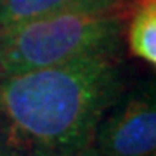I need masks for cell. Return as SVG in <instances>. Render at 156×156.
<instances>
[{
    "label": "cell",
    "instance_id": "3",
    "mask_svg": "<svg viewBox=\"0 0 156 156\" xmlns=\"http://www.w3.org/2000/svg\"><path fill=\"white\" fill-rule=\"evenodd\" d=\"M92 147L102 156H151L156 149L153 90L123 94L95 128Z\"/></svg>",
    "mask_w": 156,
    "mask_h": 156
},
{
    "label": "cell",
    "instance_id": "9",
    "mask_svg": "<svg viewBox=\"0 0 156 156\" xmlns=\"http://www.w3.org/2000/svg\"><path fill=\"white\" fill-rule=\"evenodd\" d=\"M151 156H154V154H151Z\"/></svg>",
    "mask_w": 156,
    "mask_h": 156
},
{
    "label": "cell",
    "instance_id": "8",
    "mask_svg": "<svg viewBox=\"0 0 156 156\" xmlns=\"http://www.w3.org/2000/svg\"><path fill=\"white\" fill-rule=\"evenodd\" d=\"M125 2H128V0H125Z\"/></svg>",
    "mask_w": 156,
    "mask_h": 156
},
{
    "label": "cell",
    "instance_id": "7",
    "mask_svg": "<svg viewBox=\"0 0 156 156\" xmlns=\"http://www.w3.org/2000/svg\"><path fill=\"white\" fill-rule=\"evenodd\" d=\"M0 156H5V154H4V153H2V151H0Z\"/></svg>",
    "mask_w": 156,
    "mask_h": 156
},
{
    "label": "cell",
    "instance_id": "4",
    "mask_svg": "<svg viewBox=\"0 0 156 156\" xmlns=\"http://www.w3.org/2000/svg\"><path fill=\"white\" fill-rule=\"evenodd\" d=\"M125 4V0H0V31L57 12L101 11Z\"/></svg>",
    "mask_w": 156,
    "mask_h": 156
},
{
    "label": "cell",
    "instance_id": "5",
    "mask_svg": "<svg viewBox=\"0 0 156 156\" xmlns=\"http://www.w3.org/2000/svg\"><path fill=\"white\" fill-rule=\"evenodd\" d=\"M130 54L147 64H156V0H135L127 28Z\"/></svg>",
    "mask_w": 156,
    "mask_h": 156
},
{
    "label": "cell",
    "instance_id": "1",
    "mask_svg": "<svg viewBox=\"0 0 156 156\" xmlns=\"http://www.w3.org/2000/svg\"><path fill=\"white\" fill-rule=\"evenodd\" d=\"M123 94L125 75L116 54L0 78V151L78 154L92 144L99 122Z\"/></svg>",
    "mask_w": 156,
    "mask_h": 156
},
{
    "label": "cell",
    "instance_id": "2",
    "mask_svg": "<svg viewBox=\"0 0 156 156\" xmlns=\"http://www.w3.org/2000/svg\"><path fill=\"white\" fill-rule=\"evenodd\" d=\"M125 5L64 11L0 31V78L82 57L118 54Z\"/></svg>",
    "mask_w": 156,
    "mask_h": 156
},
{
    "label": "cell",
    "instance_id": "6",
    "mask_svg": "<svg viewBox=\"0 0 156 156\" xmlns=\"http://www.w3.org/2000/svg\"><path fill=\"white\" fill-rule=\"evenodd\" d=\"M75 156H102V154H99L97 151L92 147V146H89L87 149H83V151H80L78 154H75Z\"/></svg>",
    "mask_w": 156,
    "mask_h": 156
}]
</instances>
